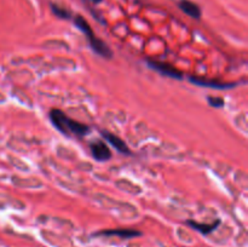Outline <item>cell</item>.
<instances>
[{"label":"cell","instance_id":"obj_9","mask_svg":"<svg viewBox=\"0 0 248 247\" xmlns=\"http://www.w3.org/2000/svg\"><path fill=\"white\" fill-rule=\"evenodd\" d=\"M188 224L190 225V227H193L195 230H198V232L207 235L210 234V232H212L213 230L220 224V220H216V222L212 223V224H203V223H196L194 222V220H189Z\"/></svg>","mask_w":248,"mask_h":247},{"label":"cell","instance_id":"obj_3","mask_svg":"<svg viewBox=\"0 0 248 247\" xmlns=\"http://www.w3.org/2000/svg\"><path fill=\"white\" fill-rule=\"evenodd\" d=\"M148 63H149L150 67L154 68L157 72L162 73V74L167 75V77H174V79H181L182 77V73L174 67H172V65L166 64V63L156 62V61H148Z\"/></svg>","mask_w":248,"mask_h":247},{"label":"cell","instance_id":"obj_1","mask_svg":"<svg viewBox=\"0 0 248 247\" xmlns=\"http://www.w3.org/2000/svg\"><path fill=\"white\" fill-rule=\"evenodd\" d=\"M50 119L53 126L67 136H69L70 133L75 136H85L90 131L89 126L68 118L63 111L58 109H52L50 111Z\"/></svg>","mask_w":248,"mask_h":247},{"label":"cell","instance_id":"obj_8","mask_svg":"<svg viewBox=\"0 0 248 247\" xmlns=\"http://www.w3.org/2000/svg\"><path fill=\"white\" fill-rule=\"evenodd\" d=\"M190 81H193L194 84L196 85H200V86H207V87H212V89H229V87L234 86L232 84H222V82L219 81L203 80V79H199V77H190Z\"/></svg>","mask_w":248,"mask_h":247},{"label":"cell","instance_id":"obj_2","mask_svg":"<svg viewBox=\"0 0 248 247\" xmlns=\"http://www.w3.org/2000/svg\"><path fill=\"white\" fill-rule=\"evenodd\" d=\"M90 149H91L92 156L98 160V161H107L111 157L110 149L103 140L97 139L94 142L90 143Z\"/></svg>","mask_w":248,"mask_h":247},{"label":"cell","instance_id":"obj_10","mask_svg":"<svg viewBox=\"0 0 248 247\" xmlns=\"http://www.w3.org/2000/svg\"><path fill=\"white\" fill-rule=\"evenodd\" d=\"M208 103L212 107L219 108V107L224 106V99L219 98V97H208Z\"/></svg>","mask_w":248,"mask_h":247},{"label":"cell","instance_id":"obj_5","mask_svg":"<svg viewBox=\"0 0 248 247\" xmlns=\"http://www.w3.org/2000/svg\"><path fill=\"white\" fill-rule=\"evenodd\" d=\"M89 40H90V44H91V47L94 50V52H97L98 55H101L102 57H106V58L111 57L110 48H109L108 46L103 43V41L99 40V39H97L96 36H94V34L93 35L90 36Z\"/></svg>","mask_w":248,"mask_h":247},{"label":"cell","instance_id":"obj_11","mask_svg":"<svg viewBox=\"0 0 248 247\" xmlns=\"http://www.w3.org/2000/svg\"><path fill=\"white\" fill-rule=\"evenodd\" d=\"M52 10L53 12H55L56 15H58L60 17H63V18H68V17H69V14H68L64 9H60V7L57 6H52Z\"/></svg>","mask_w":248,"mask_h":247},{"label":"cell","instance_id":"obj_4","mask_svg":"<svg viewBox=\"0 0 248 247\" xmlns=\"http://www.w3.org/2000/svg\"><path fill=\"white\" fill-rule=\"evenodd\" d=\"M98 235H103V236H120L124 239H128V237L133 236H140V232L137 230H130V229H114V230H103V232H97Z\"/></svg>","mask_w":248,"mask_h":247},{"label":"cell","instance_id":"obj_7","mask_svg":"<svg viewBox=\"0 0 248 247\" xmlns=\"http://www.w3.org/2000/svg\"><path fill=\"white\" fill-rule=\"evenodd\" d=\"M179 7L186 12V15H189L190 17L194 18H199L201 16V10L195 2L190 1V0H181L179 1Z\"/></svg>","mask_w":248,"mask_h":247},{"label":"cell","instance_id":"obj_12","mask_svg":"<svg viewBox=\"0 0 248 247\" xmlns=\"http://www.w3.org/2000/svg\"><path fill=\"white\" fill-rule=\"evenodd\" d=\"M92 1H94V2H99V1H101V0H92Z\"/></svg>","mask_w":248,"mask_h":247},{"label":"cell","instance_id":"obj_6","mask_svg":"<svg viewBox=\"0 0 248 247\" xmlns=\"http://www.w3.org/2000/svg\"><path fill=\"white\" fill-rule=\"evenodd\" d=\"M102 135H103V137L106 138V139L108 140V142L110 143V144L113 145L116 150H119L120 153H124V154H128V153H130L128 147L126 145V143L124 142L120 137H118V136L113 135V133H109V132H103Z\"/></svg>","mask_w":248,"mask_h":247}]
</instances>
